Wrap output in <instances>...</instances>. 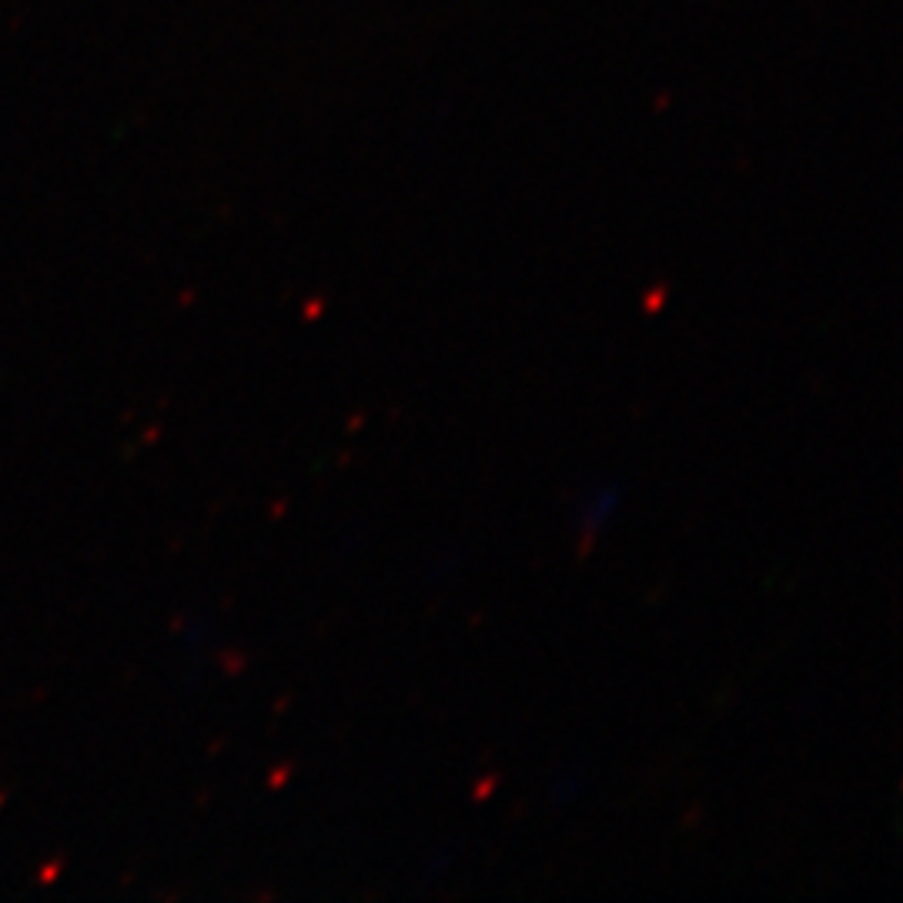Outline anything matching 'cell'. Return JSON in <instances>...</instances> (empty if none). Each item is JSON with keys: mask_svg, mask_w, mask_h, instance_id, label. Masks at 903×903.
<instances>
[{"mask_svg": "<svg viewBox=\"0 0 903 903\" xmlns=\"http://www.w3.org/2000/svg\"><path fill=\"white\" fill-rule=\"evenodd\" d=\"M623 506H626V486L619 479L589 482L580 492V499L573 502V525H576L580 539L586 545H593L596 539L613 532V525L623 516Z\"/></svg>", "mask_w": 903, "mask_h": 903, "instance_id": "cell-1", "label": "cell"}, {"mask_svg": "<svg viewBox=\"0 0 903 903\" xmlns=\"http://www.w3.org/2000/svg\"><path fill=\"white\" fill-rule=\"evenodd\" d=\"M583 776L580 773H555L552 786H549V804L555 810H573L583 800Z\"/></svg>", "mask_w": 903, "mask_h": 903, "instance_id": "cell-2", "label": "cell"}]
</instances>
